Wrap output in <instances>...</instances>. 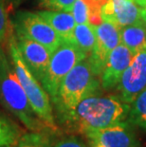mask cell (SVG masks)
Masks as SVG:
<instances>
[{"label":"cell","mask_w":146,"mask_h":147,"mask_svg":"<svg viewBox=\"0 0 146 147\" xmlns=\"http://www.w3.org/2000/svg\"><path fill=\"white\" fill-rule=\"evenodd\" d=\"M129 110L130 105L122 102L117 94L90 96L77 105L65 124L72 131L85 135L89 131L125 121Z\"/></svg>","instance_id":"obj_1"},{"label":"cell","mask_w":146,"mask_h":147,"mask_svg":"<svg viewBox=\"0 0 146 147\" xmlns=\"http://www.w3.org/2000/svg\"><path fill=\"white\" fill-rule=\"evenodd\" d=\"M101 78L93 71L87 58L77 64L64 78L52 100L57 118L65 124L83 100L102 92Z\"/></svg>","instance_id":"obj_2"},{"label":"cell","mask_w":146,"mask_h":147,"mask_svg":"<svg viewBox=\"0 0 146 147\" xmlns=\"http://www.w3.org/2000/svg\"><path fill=\"white\" fill-rule=\"evenodd\" d=\"M10 42V52L11 57L12 67L16 73L21 86L26 92L30 104L33 111L38 116L46 126L52 131L56 130L53 109L50 102V97L38 82L37 78L30 72L26 64L24 63L19 51L17 49L15 37L11 36Z\"/></svg>","instance_id":"obj_3"},{"label":"cell","mask_w":146,"mask_h":147,"mask_svg":"<svg viewBox=\"0 0 146 147\" xmlns=\"http://www.w3.org/2000/svg\"><path fill=\"white\" fill-rule=\"evenodd\" d=\"M0 101L32 131H43L46 124L33 111L13 67L0 75Z\"/></svg>","instance_id":"obj_4"},{"label":"cell","mask_w":146,"mask_h":147,"mask_svg":"<svg viewBox=\"0 0 146 147\" xmlns=\"http://www.w3.org/2000/svg\"><path fill=\"white\" fill-rule=\"evenodd\" d=\"M87 57L86 53L69 42H63L56 51L51 53L48 67L40 81L51 101L55 98L60 84L67 73Z\"/></svg>","instance_id":"obj_5"},{"label":"cell","mask_w":146,"mask_h":147,"mask_svg":"<svg viewBox=\"0 0 146 147\" xmlns=\"http://www.w3.org/2000/svg\"><path fill=\"white\" fill-rule=\"evenodd\" d=\"M14 27L16 33L40 43L51 53L64 42L53 28L37 12L19 11L15 17Z\"/></svg>","instance_id":"obj_6"},{"label":"cell","mask_w":146,"mask_h":147,"mask_svg":"<svg viewBox=\"0 0 146 147\" xmlns=\"http://www.w3.org/2000/svg\"><path fill=\"white\" fill-rule=\"evenodd\" d=\"M146 88V47L134 55L116 87L122 102L131 105Z\"/></svg>","instance_id":"obj_7"},{"label":"cell","mask_w":146,"mask_h":147,"mask_svg":"<svg viewBox=\"0 0 146 147\" xmlns=\"http://www.w3.org/2000/svg\"><path fill=\"white\" fill-rule=\"evenodd\" d=\"M95 46L87 60L94 73L101 78L111 51L120 44V35L119 28L105 21L95 26Z\"/></svg>","instance_id":"obj_8"},{"label":"cell","mask_w":146,"mask_h":147,"mask_svg":"<svg viewBox=\"0 0 146 147\" xmlns=\"http://www.w3.org/2000/svg\"><path fill=\"white\" fill-rule=\"evenodd\" d=\"M88 142H99L105 147H139L134 125L128 121H122L113 125L85 133Z\"/></svg>","instance_id":"obj_9"},{"label":"cell","mask_w":146,"mask_h":147,"mask_svg":"<svg viewBox=\"0 0 146 147\" xmlns=\"http://www.w3.org/2000/svg\"><path fill=\"white\" fill-rule=\"evenodd\" d=\"M15 42L24 63L37 80L41 81L50 60L51 52L40 43L22 34L16 33Z\"/></svg>","instance_id":"obj_10"},{"label":"cell","mask_w":146,"mask_h":147,"mask_svg":"<svg viewBox=\"0 0 146 147\" xmlns=\"http://www.w3.org/2000/svg\"><path fill=\"white\" fill-rule=\"evenodd\" d=\"M102 20L119 29L141 21V8L131 0H107L101 11Z\"/></svg>","instance_id":"obj_11"},{"label":"cell","mask_w":146,"mask_h":147,"mask_svg":"<svg viewBox=\"0 0 146 147\" xmlns=\"http://www.w3.org/2000/svg\"><path fill=\"white\" fill-rule=\"evenodd\" d=\"M134 54L120 43L111 51L105 67L101 75L102 89L110 91L117 87L123 72L129 67Z\"/></svg>","instance_id":"obj_12"},{"label":"cell","mask_w":146,"mask_h":147,"mask_svg":"<svg viewBox=\"0 0 146 147\" xmlns=\"http://www.w3.org/2000/svg\"><path fill=\"white\" fill-rule=\"evenodd\" d=\"M37 13L53 28L64 42L72 43L76 22L71 12L46 10L37 11Z\"/></svg>","instance_id":"obj_13"},{"label":"cell","mask_w":146,"mask_h":147,"mask_svg":"<svg viewBox=\"0 0 146 147\" xmlns=\"http://www.w3.org/2000/svg\"><path fill=\"white\" fill-rule=\"evenodd\" d=\"M107 0H76L73 5L71 14L76 24H89L98 26L102 20L101 11L102 5Z\"/></svg>","instance_id":"obj_14"},{"label":"cell","mask_w":146,"mask_h":147,"mask_svg":"<svg viewBox=\"0 0 146 147\" xmlns=\"http://www.w3.org/2000/svg\"><path fill=\"white\" fill-rule=\"evenodd\" d=\"M120 43L133 54H137L146 47V25L143 21L120 29Z\"/></svg>","instance_id":"obj_15"},{"label":"cell","mask_w":146,"mask_h":147,"mask_svg":"<svg viewBox=\"0 0 146 147\" xmlns=\"http://www.w3.org/2000/svg\"><path fill=\"white\" fill-rule=\"evenodd\" d=\"M96 42L95 26L89 24H76L73 32L72 43L82 51L89 55Z\"/></svg>","instance_id":"obj_16"},{"label":"cell","mask_w":146,"mask_h":147,"mask_svg":"<svg viewBox=\"0 0 146 147\" xmlns=\"http://www.w3.org/2000/svg\"><path fill=\"white\" fill-rule=\"evenodd\" d=\"M127 121L146 132V88L130 105Z\"/></svg>","instance_id":"obj_17"},{"label":"cell","mask_w":146,"mask_h":147,"mask_svg":"<svg viewBox=\"0 0 146 147\" xmlns=\"http://www.w3.org/2000/svg\"><path fill=\"white\" fill-rule=\"evenodd\" d=\"M20 138L18 127L11 121L0 114V147H11Z\"/></svg>","instance_id":"obj_18"},{"label":"cell","mask_w":146,"mask_h":147,"mask_svg":"<svg viewBox=\"0 0 146 147\" xmlns=\"http://www.w3.org/2000/svg\"><path fill=\"white\" fill-rule=\"evenodd\" d=\"M16 147H52L49 137L43 131H33L21 136Z\"/></svg>","instance_id":"obj_19"},{"label":"cell","mask_w":146,"mask_h":147,"mask_svg":"<svg viewBox=\"0 0 146 147\" xmlns=\"http://www.w3.org/2000/svg\"><path fill=\"white\" fill-rule=\"evenodd\" d=\"M76 0H40V6L49 11L71 12Z\"/></svg>","instance_id":"obj_20"},{"label":"cell","mask_w":146,"mask_h":147,"mask_svg":"<svg viewBox=\"0 0 146 147\" xmlns=\"http://www.w3.org/2000/svg\"><path fill=\"white\" fill-rule=\"evenodd\" d=\"M8 30V20L5 5L3 0H0V42L5 39Z\"/></svg>","instance_id":"obj_21"},{"label":"cell","mask_w":146,"mask_h":147,"mask_svg":"<svg viewBox=\"0 0 146 147\" xmlns=\"http://www.w3.org/2000/svg\"><path fill=\"white\" fill-rule=\"evenodd\" d=\"M52 147H86V145L75 137H68L60 140Z\"/></svg>","instance_id":"obj_22"},{"label":"cell","mask_w":146,"mask_h":147,"mask_svg":"<svg viewBox=\"0 0 146 147\" xmlns=\"http://www.w3.org/2000/svg\"><path fill=\"white\" fill-rule=\"evenodd\" d=\"M10 67L11 65L9 63L7 56H6L5 52L3 51V49L0 48V75L3 72H5Z\"/></svg>","instance_id":"obj_23"},{"label":"cell","mask_w":146,"mask_h":147,"mask_svg":"<svg viewBox=\"0 0 146 147\" xmlns=\"http://www.w3.org/2000/svg\"><path fill=\"white\" fill-rule=\"evenodd\" d=\"M131 1H133L135 4H137L139 7H141V8H143L145 3H146V0H131Z\"/></svg>","instance_id":"obj_24"},{"label":"cell","mask_w":146,"mask_h":147,"mask_svg":"<svg viewBox=\"0 0 146 147\" xmlns=\"http://www.w3.org/2000/svg\"><path fill=\"white\" fill-rule=\"evenodd\" d=\"M141 19L146 25V3L143 8H141Z\"/></svg>","instance_id":"obj_25"},{"label":"cell","mask_w":146,"mask_h":147,"mask_svg":"<svg viewBox=\"0 0 146 147\" xmlns=\"http://www.w3.org/2000/svg\"><path fill=\"white\" fill-rule=\"evenodd\" d=\"M89 144L91 145V147H105L104 145L101 144L99 142H89Z\"/></svg>","instance_id":"obj_26"}]
</instances>
